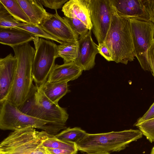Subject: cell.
Masks as SVG:
<instances>
[{
	"label": "cell",
	"mask_w": 154,
	"mask_h": 154,
	"mask_svg": "<svg viewBox=\"0 0 154 154\" xmlns=\"http://www.w3.org/2000/svg\"><path fill=\"white\" fill-rule=\"evenodd\" d=\"M143 134L140 130L130 129L99 134L87 133L76 143L78 150L85 152H119L131 142L141 138Z\"/></svg>",
	"instance_id": "obj_2"
},
{
	"label": "cell",
	"mask_w": 154,
	"mask_h": 154,
	"mask_svg": "<svg viewBox=\"0 0 154 154\" xmlns=\"http://www.w3.org/2000/svg\"><path fill=\"white\" fill-rule=\"evenodd\" d=\"M88 5L92 31L98 44L104 43L113 10L110 0H89Z\"/></svg>",
	"instance_id": "obj_9"
},
{
	"label": "cell",
	"mask_w": 154,
	"mask_h": 154,
	"mask_svg": "<svg viewBox=\"0 0 154 154\" xmlns=\"http://www.w3.org/2000/svg\"><path fill=\"white\" fill-rule=\"evenodd\" d=\"M117 15L121 17L150 21L143 0H110Z\"/></svg>",
	"instance_id": "obj_13"
},
{
	"label": "cell",
	"mask_w": 154,
	"mask_h": 154,
	"mask_svg": "<svg viewBox=\"0 0 154 154\" xmlns=\"http://www.w3.org/2000/svg\"><path fill=\"white\" fill-rule=\"evenodd\" d=\"M12 48L17 64L13 84L6 100L19 109L27 99L33 85L32 69L35 49L29 43Z\"/></svg>",
	"instance_id": "obj_1"
},
{
	"label": "cell",
	"mask_w": 154,
	"mask_h": 154,
	"mask_svg": "<svg viewBox=\"0 0 154 154\" xmlns=\"http://www.w3.org/2000/svg\"><path fill=\"white\" fill-rule=\"evenodd\" d=\"M38 88L51 101L57 105L59 100L70 91L66 82L47 81Z\"/></svg>",
	"instance_id": "obj_18"
},
{
	"label": "cell",
	"mask_w": 154,
	"mask_h": 154,
	"mask_svg": "<svg viewBox=\"0 0 154 154\" xmlns=\"http://www.w3.org/2000/svg\"><path fill=\"white\" fill-rule=\"evenodd\" d=\"M17 61L11 53L0 59V103L6 100L11 89Z\"/></svg>",
	"instance_id": "obj_12"
},
{
	"label": "cell",
	"mask_w": 154,
	"mask_h": 154,
	"mask_svg": "<svg viewBox=\"0 0 154 154\" xmlns=\"http://www.w3.org/2000/svg\"><path fill=\"white\" fill-rule=\"evenodd\" d=\"M43 145L48 148L65 149L78 151L76 143L64 141L57 138L55 135L49 134L43 142Z\"/></svg>",
	"instance_id": "obj_22"
},
{
	"label": "cell",
	"mask_w": 154,
	"mask_h": 154,
	"mask_svg": "<svg viewBox=\"0 0 154 154\" xmlns=\"http://www.w3.org/2000/svg\"><path fill=\"white\" fill-rule=\"evenodd\" d=\"M91 30L78 40V54L74 62L83 70H88L94 67L96 56L99 53L97 45L92 38Z\"/></svg>",
	"instance_id": "obj_11"
},
{
	"label": "cell",
	"mask_w": 154,
	"mask_h": 154,
	"mask_svg": "<svg viewBox=\"0 0 154 154\" xmlns=\"http://www.w3.org/2000/svg\"><path fill=\"white\" fill-rule=\"evenodd\" d=\"M47 149L52 154H76L77 152V151L65 149L48 148Z\"/></svg>",
	"instance_id": "obj_32"
},
{
	"label": "cell",
	"mask_w": 154,
	"mask_h": 154,
	"mask_svg": "<svg viewBox=\"0 0 154 154\" xmlns=\"http://www.w3.org/2000/svg\"><path fill=\"white\" fill-rule=\"evenodd\" d=\"M79 46L78 41L63 42L57 45V58H62L64 63L75 62L77 58Z\"/></svg>",
	"instance_id": "obj_19"
},
{
	"label": "cell",
	"mask_w": 154,
	"mask_h": 154,
	"mask_svg": "<svg viewBox=\"0 0 154 154\" xmlns=\"http://www.w3.org/2000/svg\"><path fill=\"white\" fill-rule=\"evenodd\" d=\"M150 154H154V146L152 149Z\"/></svg>",
	"instance_id": "obj_34"
},
{
	"label": "cell",
	"mask_w": 154,
	"mask_h": 154,
	"mask_svg": "<svg viewBox=\"0 0 154 154\" xmlns=\"http://www.w3.org/2000/svg\"><path fill=\"white\" fill-rule=\"evenodd\" d=\"M83 70L74 62L55 64L47 80L48 82H66L77 79L82 74Z\"/></svg>",
	"instance_id": "obj_15"
},
{
	"label": "cell",
	"mask_w": 154,
	"mask_h": 154,
	"mask_svg": "<svg viewBox=\"0 0 154 154\" xmlns=\"http://www.w3.org/2000/svg\"><path fill=\"white\" fill-rule=\"evenodd\" d=\"M147 57L149 63L152 70V72L154 77V40L148 49Z\"/></svg>",
	"instance_id": "obj_30"
},
{
	"label": "cell",
	"mask_w": 154,
	"mask_h": 154,
	"mask_svg": "<svg viewBox=\"0 0 154 154\" xmlns=\"http://www.w3.org/2000/svg\"><path fill=\"white\" fill-rule=\"evenodd\" d=\"M19 22L14 19L0 3V27L18 29L17 27Z\"/></svg>",
	"instance_id": "obj_24"
},
{
	"label": "cell",
	"mask_w": 154,
	"mask_h": 154,
	"mask_svg": "<svg viewBox=\"0 0 154 154\" xmlns=\"http://www.w3.org/2000/svg\"><path fill=\"white\" fill-rule=\"evenodd\" d=\"M110 25L104 43L112 55L113 61L126 65L135 57L128 19L119 16L113 7Z\"/></svg>",
	"instance_id": "obj_3"
},
{
	"label": "cell",
	"mask_w": 154,
	"mask_h": 154,
	"mask_svg": "<svg viewBox=\"0 0 154 154\" xmlns=\"http://www.w3.org/2000/svg\"><path fill=\"white\" fill-rule=\"evenodd\" d=\"M48 33L63 42L78 41L79 37L73 32L67 22L58 14H54L40 25Z\"/></svg>",
	"instance_id": "obj_10"
},
{
	"label": "cell",
	"mask_w": 154,
	"mask_h": 154,
	"mask_svg": "<svg viewBox=\"0 0 154 154\" xmlns=\"http://www.w3.org/2000/svg\"><path fill=\"white\" fill-rule=\"evenodd\" d=\"M154 118V102L144 114L137 120L135 125L139 124L146 121Z\"/></svg>",
	"instance_id": "obj_31"
},
{
	"label": "cell",
	"mask_w": 154,
	"mask_h": 154,
	"mask_svg": "<svg viewBox=\"0 0 154 154\" xmlns=\"http://www.w3.org/2000/svg\"><path fill=\"white\" fill-rule=\"evenodd\" d=\"M87 133L85 131L80 128L69 127L55 136L60 140L76 144L84 137Z\"/></svg>",
	"instance_id": "obj_21"
},
{
	"label": "cell",
	"mask_w": 154,
	"mask_h": 154,
	"mask_svg": "<svg viewBox=\"0 0 154 154\" xmlns=\"http://www.w3.org/2000/svg\"><path fill=\"white\" fill-rule=\"evenodd\" d=\"M135 125L150 142H154V118Z\"/></svg>",
	"instance_id": "obj_26"
},
{
	"label": "cell",
	"mask_w": 154,
	"mask_h": 154,
	"mask_svg": "<svg viewBox=\"0 0 154 154\" xmlns=\"http://www.w3.org/2000/svg\"><path fill=\"white\" fill-rule=\"evenodd\" d=\"M0 105V128L2 130L14 131L30 127L55 135L66 128L65 124L45 121L27 115L7 100Z\"/></svg>",
	"instance_id": "obj_5"
},
{
	"label": "cell",
	"mask_w": 154,
	"mask_h": 154,
	"mask_svg": "<svg viewBox=\"0 0 154 154\" xmlns=\"http://www.w3.org/2000/svg\"><path fill=\"white\" fill-rule=\"evenodd\" d=\"M0 3L17 21L24 23H31L29 17L16 0H0Z\"/></svg>",
	"instance_id": "obj_20"
},
{
	"label": "cell",
	"mask_w": 154,
	"mask_h": 154,
	"mask_svg": "<svg viewBox=\"0 0 154 154\" xmlns=\"http://www.w3.org/2000/svg\"><path fill=\"white\" fill-rule=\"evenodd\" d=\"M63 18L67 22L73 32L79 37L84 36L88 32L89 29L79 20L66 17Z\"/></svg>",
	"instance_id": "obj_25"
},
{
	"label": "cell",
	"mask_w": 154,
	"mask_h": 154,
	"mask_svg": "<svg viewBox=\"0 0 154 154\" xmlns=\"http://www.w3.org/2000/svg\"><path fill=\"white\" fill-rule=\"evenodd\" d=\"M135 57L142 69L152 72L147 57L148 48L154 40V23L135 18L128 19Z\"/></svg>",
	"instance_id": "obj_8"
},
{
	"label": "cell",
	"mask_w": 154,
	"mask_h": 154,
	"mask_svg": "<svg viewBox=\"0 0 154 154\" xmlns=\"http://www.w3.org/2000/svg\"><path fill=\"white\" fill-rule=\"evenodd\" d=\"M89 0H69L63 6L62 11L65 17L77 18L90 30H92Z\"/></svg>",
	"instance_id": "obj_14"
},
{
	"label": "cell",
	"mask_w": 154,
	"mask_h": 154,
	"mask_svg": "<svg viewBox=\"0 0 154 154\" xmlns=\"http://www.w3.org/2000/svg\"><path fill=\"white\" fill-rule=\"evenodd\" d=\"M68 0H39L40 2L45 7L57 11L62 8L64 5Z\"/></svg>",
	"instance_id": "obj_27"
},
{
	"label": "cell",
	"mask_w": 154,
	"mask_h": 154,
	"mask_svg": "<svg viewBox=\"0 0 154 154\" xmlns=\"http://www.w3.org/2000/svg\"><path fill=\"white\" fill-rule=\"evenodd\" d=\"M97 46L100 55L108 61H113L111 53L104 43L98 44Z\"/></svg>",
	"instance_id": "obj_28"
},
{
	"label": "cell",
	"mask_w": 154,
	"mask_h": 154,
	"mask_svg": "<svg viewBox=\"0 0 154 154\" xmlns=\"http://www.w3.org/2000/svg\"><path fill=\"white\" fill-rule=\"evenodd\" d=\"M24 113L39 119L65 124L69 115L65 108L51 101L33 85L26 100L19 109Z\"/></svg>",
	"instance_id": "obj_6"
},
{
	"label": "cell",
	"mask_w": 154,
	"mask_h": 154,
	"mask_svg": "<svg viewBox=\"0 0 154 154\" xmlns=\"http://www.w3.org/2000/svg\"><path fill=\"white\" fill-rule=\"evenodd\" d=\"M26 15L31 23L40 25L51 14L44 8L39 0H16Z\"/></svg>",
	"instance_id": "obj_16"
},
{
	"label": "cell",
	"mask_w": 154,
	"mask_h": 154,
	"mask_svg": "<svg viewBox=\"0 0 154 154\" xmlns=\"http://www.w3.org/2000/svg\"><path fill=\"white\" fill-rule=\"evenodd\" d=\"M143 1L149 15L150 21L154 23V0H143Z\"/></svg>",
	"instance_id": "obj_29"
},
{
	"label": "cell",
	"mask_w": 154,
	"mask_h": 154,
	"mask_svg": "<svg viewBox=\"0 0 154 154\" xmlns=\"http://www.w3.org/2000/svg\"><path fill=\"white\" fill-rule=\"evenodd\" d=\"M35 37L30 33L21 29L0 27V43L13 47L29 43Z\"/></svg>",
	"instance_id": "obj_17"
},
{
	"label": "cell",
	"mask_w": 154,
	"mask_h": 154,
	"mask_svg": "<svg viewBox=\"0 0 154 154\" xmlns=\"http://www.w3.org/2000/svg\"><path fill=\"white\" fill-rule=\"evenodd\" d=\"M49 134L32 128L13 131L0 144V154H52L44 146Z\"/></svg>",
	"instance_id": "obj_4"
},
{
	"label": "cell",
	"mask_w": 154,
	"mask_h": 154,
	"mask_svg": "<svg viewBox=\"0 0 154 154\" xmlns=\"http://www.w3.org/2000/svg\"><path fill=\"white\" fill-rule=\"evenodd\" d=\"M33 41L35 53L32 65V73L38 87L47 81L55 64L57 45L53 42L35 37Z\"/></svg>",
	"instance_id": "obj_7"
},
{
	"label": "cell",
	"mask_w": 154,
	"mask_h": 154,
	"mask_svg": "<svg viewBox=\"0 0 154 154\" xmlns=\"http://www.w3.org/2000/svg\"><path fill=\"white\" fill-rule=\"evenodd\" d=\"M17 27L18 29H20L28 32L34 37L51 40L60 44L63 42L58 40L46 32L40 25H37L32 23H26L19 22Z\"/></svg>",
	"instance_id": "obj_23"
},
{
	"label": "cell",
	"mask_w": 154,
	"mask_h": 154,
	"mask_svg": "<svg viewBox=\"0 0 154 154\" xmlns=\"http://www.w3.org/2000/svg\"><path fill=\"white\" fill-rule=\"evenodd\" d=\"M83 154H110L109 153L102 152H85Z\"/></svg>",
	"instance_id": "obj_33"
}]
</instances>
